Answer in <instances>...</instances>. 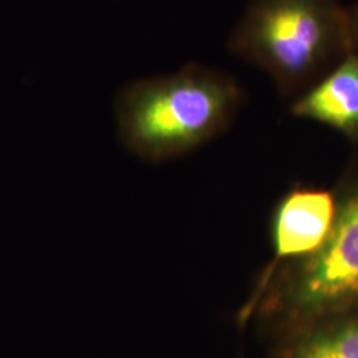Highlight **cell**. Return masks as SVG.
I'll return each instance as SVG.
<instances>
[{"mask_svg":"<svg viewBox=\"0 0 358 358\" xmlns=\"http://www.w3.org/2000/svg\"><path fill=\"white\" fill-rule=\"evenodd\" d=\"M336 215L329 192L297 190L287 195L273 226L276 262L301 256L307 259L319 251L332 231Z\"/></svg>","mask_w":358,"mask_h":358,"instance_id":"obj_4","label":"cell"},{"mask_svg":"<svg viewBox=\"0 0 358 358\" xmlns=\"http://www.w3.org/2000/svg\"><path fill=\"white\" fill-rule=\"evenodd\" d=\"M358 300V192L336 215L332 231L294 273L285 300L294 327Z\"/></svg>","mask_w":358,"mask_h":358,"instance_id":"obj_3","label":"cell"},{"mask_svg":"<svg viewBox=\"0 0 358 358\" xmlns=\"http://www.w3.org/2000/svg\"><path fill=\"white\" fill-rule=\"evenodd\" d=\"M292 113L358 137L357 51L346 53L332 71L308 88L294 101Z\"/></svg>","mask_w":358,"mask_h":358,"instance_id":"obj_5","label":"cell"},{"mask_svg":"<svg viewBox=\"0 0 358 358\" xmlns=\"http://www.w3.org/2000/svg\"><path fill=\"white\" fill-rule=\"evenodd\" d=\"M227 73L189 64L173 73L146 77L118 94L115 117L130 152L150 161L186 153L230 122L242 101Z\"/></svg>","mask_w":358,"mask_h":358,"instance_id":"obj_1","label":"cell"},{"mask_svg":"<svg viewBox=\"0 0 358 358\" xmlns=\"http://www.w3.org/2000/svg\"><path fill=\"white\" fill-rule=\"evenodd\" d=\"M279 358H358V319L310 321L294 327Z\"/></svg>","mask_w":358,"mask_h":358,"instance_id":"obj_6","label":"cell"},{"mask_svg":"<svg viewBox=\"0 0 358 358\" xmlns=\"http://www.w3.org/2000/svg\"><path fill=\"white\" fill-rule=\"evenodd\" d=\"M348 17H349V27H350V34L355 43V47H358V0L356 4L352 7L350 11H348Z\"/></svg>","mask_w":358,"mask_h":358,"instance_id":"obj_7","label":"cell"},{"mask_svg":"<svg viewBox=\"0 0 358 358\" xmlns=\"http://www.w3.org/2000/svg\"><path fill=\"white\" fill-rule=\"evenodd\" d=\"M230 48L288 94L310 88L327 65L356 51L348 11L336 0H250Z\"/></svg>","mask_w":358,"mask_h":358,"instance_id":"obj_2","label":"cell"}]
</instances>
